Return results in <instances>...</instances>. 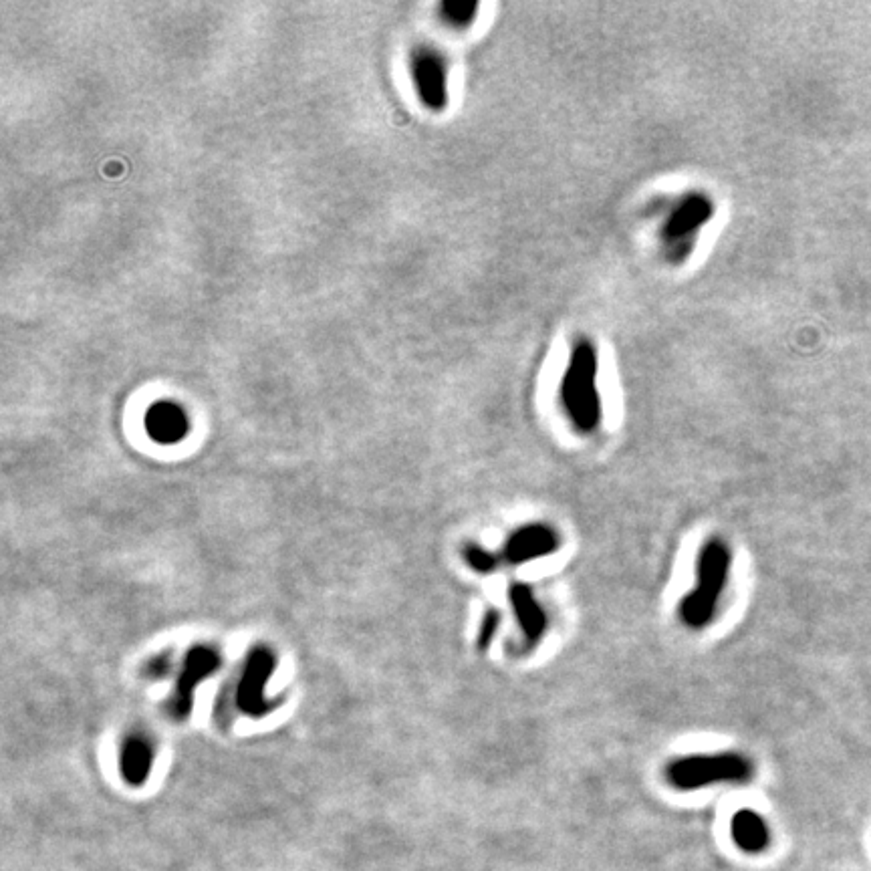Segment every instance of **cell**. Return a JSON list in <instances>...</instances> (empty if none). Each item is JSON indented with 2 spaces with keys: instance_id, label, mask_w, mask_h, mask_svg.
<instances>
[{
  "instance_id": "6da1fadb",
  "label": "cell",
  "mask_w": 871,
  "mask_h": 871,
  "mask_svg": "<svg viewBox=\"0 0 871 871\" xmlns=\"http://www.w3.org/2000/svg\"><path fill=\"white\" fill-rule=\"evenodd\" d=\"M597 373L599 359L593 343L579 341L563 373L561 402L571 424L583 434L595 432L603 416Z\"/></svg>"
},
{
  "instance_id": "7a4b0ae2",
  "label": "cell",
  "mask_w": 871,
  "mask_h": 871,
  "mask_svg": "<svg viewBox=\"0 0 871 871\" xmlns=\"http://www.w3.org/2000/svg\"><path fill=\"white\" fill-rule=\"evenodd\" d=\"M732 565L730 547L714 537L704 543L696 565V587L680 603V619L690 630H702L714 619Z\"/></svg>"
},
{
  "instance_id": "3957f363",
  "label": "cell",
  "mask_w": 871,
  "mask_h": 871,
  "mask_svg": "<svg viewBox=\"0 0 871 871\" xmlns=\"http://www.w3.org/2000/svg\"><path fill=\"white\" fill-rule=\"evenodd\" d=\"M755 775L749 757L738 753L690 755L666 767L668 783L678 791H698L718 783H746Z\"/></svg>"
},
{
  "instance_id": "277c9868",
  "label": "cell",
  "mask_w": 871,
  "mask_h": 871,
  "mask_svg": "<svg viewBox=\"0 0 871 871\" xmlns=\"http://www.w3.org/2000/svg\"><path fill=\"white\" fill-rule=\"evenodd\" d=\"M714 206L702 194H692L680 200L664 224L662 240L670 248L672 257H682L696 244L700 228L712 218Z\"/></svg>"
},
{
  "instance_id": "5b68a950",
  "label": "cell",
  "mask_w": 871,
  "mask_h": 871,
  "mask_svg": "<svg viewBox=\"0 0 871 871\" xmlns=\"http://www.w3.org/2000/svg\"><path fill=\"white\" fill-rule=\"evenodd\" d=\"M412 73L420 99L430 109H444L448 101L446 63L432 47H418L412 57Z\"/></svg>"
},
{
  "instance_id": "8992f818",
  "label": "cell",
  "mask_w": 871,
  "mask_h": 871,
  "mask_svg": "<svg viewBox=\"0 0 871 871\" xmlns=\"http://www.w3.org/2000/svg\"><path fill=\"white\" fill-rule=\"evenodd\" d=\"M559 549V535L553 527L531 523L517 529L505 543L503 557L511 565H523L547 557Z\"/></svg>"
},
{
  "instance_id": "52a82bcc",
  "label": "cell",
  "mask_w": 871,
  "mask_h": 871,
  "mask_svg": "<svg viewBox=\"0 0 871 871\" xmlns=\"http://www.w3.org/2000/svg\"><path fill=\"white\" fill-rule=\"evenodd\" d=\"M509 601L513 605L521 634L525 638V648L531 650L541 642V638L547 632L549 626L547 611L527 583H513L509 589Z\"/></svg>"
},
{
  "instance_id": "ba28073f",
  "label": "cell",
  "mask_w": 871,
  "mask_h": 871,
  "mask_svg": "<svg viewBox=\"0 0 871 871\" xmlns=\"http://www.w3.org/2000/svg\"><path fill=\"white\" fill-rule=\"evenodd\" d=\"M730 835L734 845L749 855H759L771 845V829L765 817L751 809H740L734 813L730 821Z\"/></svg>"
},
{
  "instance_id": "9c48e42d",
  "label": "cell",
  "mask_w": 871,
  "mask_h": 871,
  "mask_svg": "<svg viewBox=\"0 0 871 871\" xmlns=\"http://www.w3.org/2000/svg\"><path fill=\"white\" fill-rule=\"evenodd\" d=\"M146 428L156 442L172 444L186 436L188 418L174 402H156L146 414Z\"/></svg>"
},
{
  "instance_id": "30bf717a",
  "label": "cell",
  "mask_w": 871,
  "mask_h": 871,
  "mask_svg": "<svg viewBox=\"0 0 871 871\" xmlns=\"http://www.w3.org/2000/svg\"><path fill=\"white\" fill-rule=\"evenodd\" d=\"M150 771V757L144 744H128L126 759H123V773H126L128 781L134 785H140L148 779Z\"/></svg>"
},
{
  "instance_id": "8fae6325",
  "label": "cell",
  "mask_w": 871,
  "mask_h": 871,
  "mask_svg": "<svg viewBox=\"0 0 871 871\" xmlns=\"http://www.w3.org/2000/svg\"><path fill=\"white\" fill-rule=\"evenodd\" d=\"M478 5L476 3H444L442 5V17L446 23L462 29L468 27L476 17Z\"/></svg>"
},
{
  "instance_id": "7c38bea8",
  "label": "cell",
  "mask_w": 871,
  "mask_h": 871,
  "mask_svg": "<svg viewBox=\"0 0 871 871\" xmlns=\"http://www.w3.org/2000/svg\"><path fill=\"white\" fill-rule=\"evenodd\" d=\"M464 559L478 573H490L496 569V565H499V559H496V555L480 545H466Z\"/></svg>"
},
{
  "instance_id": "4fadbf2b",
  "label": "cell",
  "mask_w": 871,
  "mask_h": 871,
  "mask_svg": "<svg viewBox=\"0 0 871 871\" xmlns=\"http://www.w3.org/2000/svg\"><path fill=\"white\" fill-rule=\"evenodd\" d=\"M499 626H501V615H499V611H496V609H488V611L484 613V617H482L480 632H478V648H480V650H486V648L490 646V642H492L496 630H499Z\"/></svg>"
}]
</instances>
